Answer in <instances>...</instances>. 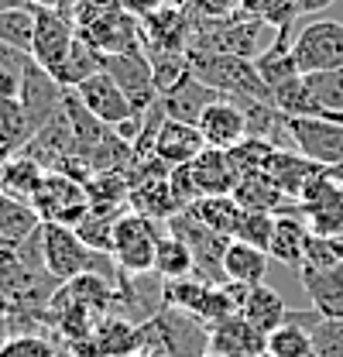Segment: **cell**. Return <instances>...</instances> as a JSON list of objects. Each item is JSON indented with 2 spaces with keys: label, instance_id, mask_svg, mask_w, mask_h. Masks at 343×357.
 Here are the masks:
<instances>
[{
  "label": "cell",
  "instance_id": "1",
  "mask_svg": "<svg viewBox=\"0 0 343 357\" xmlns=\"http://www.w3.org/2000/svg\"><path fill=\"white\" fill-rule=\"evenodd\" d=\"M141 351L162 357H206L210 354V323L185 310L165 306L158 316L141 323Z\"/></svg>",
  "mask_w": 343,
  "mask_h": 357
},
{
  "label": "cell",
  "instance_id": "2",
  "mask_svg": "<svg viewBox=\"0 0 343 357\" xmlns=\"http://www.w3.org/2000/svg\"><path fill=\"white\" fill-rule=\"evenodd\" d=\"M189 73L216 89L220 96L230 100H268L271 103V89L261 79L254 59H241V55H216V52H189Z\"/></svg>",
  "mask_w": 343,
  "mask_h": 357
},
{
  "label": "cell",
  "instance_id": "3",
  "mask_svg": "<svg viewBox=\"0 0 343 357\" xmlns=\"http://www.w3.org/2000/svg\"><path fill=\"white\" fill-rule=\"evenodd\" d=\"M261 31L264 21L257 17H196V31L189 52H216V55H241V59H257L261 48Z\"/></svg>",
  "mask_w": 343,
  "mask_h": 357
},
{
  "label": "cell",
  "instance_id": "4",
  "mask_svg": "<svg viewBox=\"0 0 343 357\" xmlns=\"http://www.w3.org/2000/svg\"><path fill=\"white\" fill-rule=\"evenodd\" d=\"M165 227H169V234H175L178 241L189 244V251H192V258H196V275H192V278L213 282V285H223V282H227V275H223V255H227V244H230L234 237H223V234L210 230L206 223H199L192 213H185V210H178L175 217H169Z\"/></svg>",
  "mask_w": 343,
  "mask_h": 357
},
{
  "label": "cell",
  "instance_id": "5",
  "mask_svg": "<svg viewBox=\"0 0 343 357\" xmlns=\"http://www.w3.org/2000/svg\"><path fill=\"white\" fill-rule=\"evenodd\" d=\"M158 220H148L141 213H121L114 227V261L121 271L130 275H148L155 271V251H158V237L162 230L155 227Z\"/></svg>",
  "mask_w": 343,
  "mask_h": 357
},
{
  "label": "cell",
  "instance_id": "6",
  "mask_svg": "<svg viewBox=\"0 0 343 357\" xmlns=\"http://www.w3.org/2000/svg\"><path fill=\"white\" fill-rule=\"evenodd\" d=\"M196 31V14L189 3H165L141 17V38L148 55H185Z\"/></svg>",
  "mask_w": 343,
  "mask_h": 357
},
{
  "label": "cell",
  "instance_id": "7",
  "mask_svg": "<svg viewBox=\"0 0 343 357\" xmlns=\"http://www.w3.org/2000/svg\"><path fill=\"white\" fill-rule=\"evenodd\" d=\"M292 55L302 76L343 69V24L340 21H309L292 38Z\"/></svg>",
  "mask_w": 343,
  "mask_h": 357
},
{
  "label": "cell",
  "instance_id": "8",
  "mask_svg": "<svg viewBox=\"0 0 343 357\" xmlns=\"http://www.w3.org/2000/svg\"><path fill=\"white\" fill-rule=\"evenodd\" d=\"M31 206L38 210V217L45 223H66V227H79V220L93 210L86 182L62 176V172H48L45 176L38 196L31 199Z\"/></svg>",
  "mask_w": 343,
  "mask_h": 357
},
{
  "label": "cell",
  "instance_id": "9",
  "mask_svg": "<svg viewBox=\"0 0 343 357\" xmlns=\"http://www.w3.org/2000/svg\"><path fill=\"white\" fill-rule=\"evenodd\" d=\"M299 213L319 237H337L343 230V182L330 176L326 169L305 182L299 196Z\"/></svg>",
  "mask_w": 343,
  "mask_h": 357
},
{
  "label": "cell",
  "instance_id": "10",
  "mask_svg": "<svg viewBox=\"0 0 343 357\" xmlns=\"http://www.w3.org/2000/svg\"><path fill=\"white\" fill-rule=\"evenodd\" d=\"M100 69L107 76H114V83L128 93L130 107L137 114H148L158 103V86H155V73L144 52H103L100 55Z\"/></svg>",
  "mask_w": 343,
  "mask_h": 357
},
{
  "label": "cell",
  "instance_id": "11",
  "mask_svg": "<svg viewBox=\"0 0 343 357\" xmlns=\"http://www.w3.org/2000/svg\"><path fill=\"white\" fill-rule=\"evenodd\" d=\"M165 306L185 310L199 316L203 323L213 326L216 319H227L237 312L234 296L227 292V285H213V282H199V278H178V282H165Z\"/></svg>",
  "mask_w": 343,
  "mask_h": 357
},
{
  "label": "cell",
  "instance_id": "12",
  "mask_svg": "<svg viewBox=\"0 0 343 357\" xmlns=\"http://www.w3.org/2000/svg\"><path fill=\"white\" fill-rule=\"evenodd\" d=\"M45 271L55 275L59 282H73L76 275L93 271L96 265V255L93 248H86L83 237L66 227V223H45Z\"/></svg>",
  "mask_w": 343,
  "mask_h": 357
},
{
  "label": "cell",
  "instance_id": "13",
  "mask_svg": "<svg viewBox=\"0 0 343 357\" xmlns=\"http://www.w3.org/2000/svg\"><path fill=\"white\" fill-rule=\"evenodd\" d=\"M289 134L292 144L299 148L309 162L323 169L343 165V124L326 121V117H289Z\"/></svg>",
  "mask_w": 343,
  "mask_h": 357
},
{
  "label": "cell",
  "instance_id": "14",
  "mask_svg": "<svg viewBox=\"0 0 343 357\" xmlns=\"http://www.w3.org/2000/svg\"><path fill=\"white\" fill-rule=\"evenodd\" d=\"M17 100H21V107H24V114H28V121H31V128L35 131H42L45 124L62 110V100H66V86L48 73L42 69L35 59L24 66V76H21V93H17Z\"/></svg>",
  "mask_w": 343,
  "mask_h": 357
},
{
  "label": "cell",
  "instance_id": "15",
  "mask_svg": "<svg viewBox=\"0 0 343 357\" xmlns=\"http://www.w3.org/2000/svg\"><path fill=\"white\" fill-rule=\"evenodd\" d=\"M165 310V282L158 275H130L121 271L117 275V316H124L130 323H148L151 316Z\"/></svg>",
  "mask_w": 343,
  "mask_h": 357
},
{
  "label": "cell",
  "instance_id": "16",
  "mask_svg": "<svg viewBox=\"0 0 343 357\" xmlns=\"http://www.w3.org/2000/svg\"><path fill=\"white\" fill-rule=\"evenodd\" d=\"M76 28L73 21L62 14V10H52V7H35V42H31V59L42 66V69H55L66 52L76 42Z\"/></svg>",
  "mask_w": 343,
  "mask_h": 357
},
{
  "label": "cell",
  "instance_id": "17",
  "mask_svg": "<svg viewBox=\"0 0 343 357\" xmlns=\"http://www.w3.org/2000/svg\"><path fill=\"white\" fill-rule=\"evenodd\" d=\"M76 96L83 100V107L100 121V124H107V128H121L124 121H130L137 110L130 107L128 93L114 83V76H107L103 69L100 73H93L86 83L76 86Z\"/></svg>",
  "mask_w": 343,
  "mask_h": 357
},
{
  "label": "cell",
  "instance_id": "18",
  "mask_svg": "<svg viewBox=\"0 0 343 357\" xmlns=\"http://www.w3.org/2000/svg\"><path fill=\"white\" fill-rule=\"evenodd\" d=\"M264 351H268V333H261L241 312L216 319L210 326V354L213 357H264Z\"/></svg>",
  "mask_w": 343,
  "mask_h": 357
},
{
  "label": "cell",
  "instance_id": "19",
  "mask_svg": "<svg viewBox=\"0 0 343 357\" xmlns=\"http://www.w3.org/2000/svg\"><path fill=\"white\" fill-rule=\"evenodd\" d=\"M196 128H199L203 141H206L210 148L230 151L234 144H241V141L247 137V117H244V107H241L237 100L220 96V100H213V103L199 114Z\"/></svg>",
  "mask_w": 343,
  "mask_h": 357
},
{
  "label": "cell",
  "instance_id": "20",
  "mask_svg": "<svg viewBox=\"0 0 343 357\" xmlns=\"http://www.w3.org/2000/svg\"><path fill=\"white\" fill-rule=\"evenodd\" d=\"M299 282L305 289L309 306L326 316L343 319V265L333 268H299Z\"/></svg>",
  "mask_w": 343,
  "mask_h": 357
},
{
  "label": "cell",
  "instance_id": "21",
  "mask_svg": "<svg viewBox=\"0 0 343 357\" xmlns=\"http://www.w3.org/2000/svg\"><path fill=\"white\" fill-rule=\"evenodd\" d=\"M309 237H312V230L302 220L299 203H296L292 210L275 213V234H271V244H268V258H275L285 268H302V255H305Z\"/></svg>",
  "mask_w": 343,
  "mask_h": 357
},
{
  "label": "cell",
  "instance_id": "22",
  "mask_svg": "<svg viewBox=\"0 0 343 357\" xmlns=\"http://www.w3.org/2000/svg\"><path fill=\"white\" fill-rule=\"evenodd\" d=\"M203 148H206V141H203L196 124H182V121H169V117H165L162 131L155 137V158L162 165H169V169L192 165Z\"/></svg>",
  "mask_w": 343,
  "mask_h": 357
},
{
  "label": "cell",
  "instance_id": "23",
  "mask_svg": "<svg viewBox=\"0 0 343 357\" xmlns=\"http://www.w3.org/2000/svg\"><path fill=\"white\" fill-rule=\"evenodd\" d=\"M220 100V93L210 89L206 83H199L192 73H185L169 93H162L158 96V103H162V110H165V117L169 121H182V124H196L199 121V114Z\"/></svg>",
  "mask_w": 343,
  "mask_h": 357
},
{
  "label": "cell",
  "instance_id": "24",
  "mask_svg": "<svg viewBox=\"0 0 343 357\" xmlns=\"http://www.w3.org/2000/svg\"><path fill=\"white\" fill-rule=\"evenodd\" d=\"M189 169H192L199 196H234V189L241 182L234 165H230V155L223 148H210V144L199 151V158Z\"/></svg>",
  "mask_w": 343,
  "mask_h": 357
},
{
  "label": "cell",
  "instance_id": "25",
  "mask_svg": "<svg viewBox=\"0 0 343 357\" xmlns=\"http://www.w3.org/2000/svg\"><path fill=\"white\" fill-rule=\"evenodd\" d=\"M93 344H96V357H134L141 354L144 340H141V326L130 323L124 316H103L93 330Z\"/></svg>",
  "mask_w": 343,
  "mask_h": 357
},
{
  "label": "cell",
  "instance_id": "26",
  "mask_svg": "<svg viewBox=\"0 0 343 357\" xmlns=\"http://www.w3.org/2000/svg\"><path fill=\"white\" fill-rule=\"evenodd\" d=\"M316 172H323V165L309 162L305 155H289L285 148H275L271 158H268V165H264V176L275 178V185H278L289 199H296V203H299L305 182L316 176Z\"/></svg>",
  "mask_w": 343,
  "mask_h": 357
},
{
  "label": "cell",
  "instance_id": "27",
  "mask_svg": "<svg viewBox=\"0 0 343 357\" xmlns=\"http://www.w3.org/2000/svg\"><path fill=\"white\" fill-rule=\"evenodd\" d=\"M223 275L227 282L234 285H244V289H254L264 285V275H268V251L251 248L244 241H230L227 244V255H223Z\"/></svg>",
  "mask_w": 343,
  "mask_h": 357
},
{
  "label": "cell",
  "instance_id": "28",
  "mask_svg": "<svg viewBox=\"0 0 343 357\" xmlns=\"http://www.w3.org/2000/svg\"><path fill=\"white\" fill-rule=\"evenodd\" d=\"M257 73H261V79L268 83V89L275 93L278 86H285L289 79H296L302 76L299 66H296V55H292V42H289V28H282V31H275V42L268 45L261 55L254 59Z\"/></svg>",
  "mask_w": 343,
  "mask_h": 357
},
{
  "label": "cell",
  "instance_id": "29",
  "mask_svg": "<svg viewBox=\"0 0 343 357\" xmlns=\"http://www.w3.org/2000/svg\"><path fill=\"white\" fill-rule=\"evenodd\" d=\"M234 199H237L244 210H264V213H285V210L296 206V199H289V196L275 185V178L264 176V172L241 178L237 189H234Z\"/></svg>",
  "mask_w": 343,
  "mask_h": 357
},
{
  "label": "cell",
  "instance_id": "30",
  "mask_svg": "<svg viewBox=\"0 0 343 357\" xmlns=\"http://www.w3.org/2000/svg\"><path fill=\"white\" fill-rule=\"evenodd\" d=\"M185 213H192L199 223H206L210 230L223 234V237H237L241 220H244V206L234 199V196H203L196 199L192 206H185Z\"/></svg>",
  "mask_w": 343,
  "mask_h": 357
},
{
  "label": "cell",
  "instance_id": "31",
  "mask_svg": "<svg viewBox=\"0 0 343 357\" xmlns=\"http://www.w3.org/2000/svg\"><path fill=\"white\" fill-rule=\"evenodd\" d=\"M237 312H241L247 323H254L261 333H271V330H278V326L285 323L289 306H285V299H282L275 289L254 285V289H247V296H244V303H241Z\"/></svg>",
  "mask_w": 343,
  "mask_h": 357
},
{
  "label": "cell",
  "instance_id": "32",
  "mask_svg": "<svg viewBox=\"0 0 343 357\" xmlns=\"http://www.w3.org/2000/svg\"><path fill=\"white\" fill-rule=\"evenodd\" d=\"M42 223L45 220L38 217V210H35L31 203L0 192V241H3L7 248H17L21 241H28Z\"/></svg>",
  "mask_w": 343,
  "mask_h": 357
},
{
  "label": "cell",
  "instance_id": "33",
  "mask_svg": "<svg viewBox=\"0 0 343 357\" xmlns=\"http://www.w3.org/2000/svg\"><path fill=\"white\" fill-rule=\"evenodd\" d=\"M100 55H103L100 48H93L83 35H76L73 48H69V52H66V59L52 69V76H55L66 89H76L79 83H86L93 73H100Z\"/></svg>",
  "mask_w": 343,
  "mask_h": 357
},
{
  "label": "cell",
  "instance_id": "34",
  "mask_svg": "<svg viewBox=\"0 0 343 357\" xmlns=\"http://www.w3.org/2000/svg\"><path fill=\"white\" fill-rule=\"evenodd\" d=\"M155 275L162 282H178V278H192L196 275V258L189 251L185 241H178L175 234H165L158 237V251H155Z\"/></svg>",
  "mask_w": 343,
  "mask_h": 357
},
{
  "label": "cell",
  "instance_id": "35",
  "mask_svg": "<svg viewBox=\"0 0 343 357\" xmlns=\"http://www.w3.org/2000/svg\"><path fill=\"white\" fill-rule=\"evenodd\" d=\"M45 176H48V169H45L42 162H35L31 155L17 151L10 158V165H7V176H3V196H14V199L31 203L38 196V189H42Z\"/></svg>",
  "mask_w": 343,
  "mask_h": 357
},
{
  "label": "cell",
  "instance_id": "36",
  "mask_svg": "<svg viewBox=\"0 0 343 357\" xmlns=\"http://www.w3.org/2000/svg\"><path fill=\"white\" fill-rule=\"evenodd\" d=\"M309 96L330 114V121L343 124V69H326V73H309L302 76Z\"/></svg>",
  "mask_w": 343,
  "mask_h": 357
},
{
  "label": "cell",
  "instance_id": "37",
  "mask_svg": "<svg viewBox=\"0 0 343 357\" xmlns=\"http://www.w3.org/2000/svg\"><path fill=\"white\" fill-rule=\"evenodd\" d=\"M117 210H89L79 227H73L79 237H83L86 248H93V251H100V255H110L114 251V227H117Z\"/></svg>",
  "mask_w": 343,
  "mask_h": 357
},
{
  "label": "cell",
  "instance_id": "38",
  "mask_svg": "<svg viewBox=\"0 0 343 357\" xmlns=\"http://www.w3.org/2000/svg\"><path fill=\"white\" fill-rule=\"evenodd\" d=\"M35 137V128L21 107V100H0V148L21 151Z\"/></svg>",
  "mask_w": 343,
  "mask_h": 357
},
{
  "label": "cell",
  "instance_id": "39",
  "mask_svg": "<svg viewBox=\"0 0 343 357\" xmlns=\"http://www.w3.org/2000/svg\"><path fill=\"white\" fill-rule=\"evenodd\" d=\"M268 357H316L312 351V333L296 323H282L278 330L268 333Z\"/></svg>",
  "mask_w": 343,
  "mask_h": 357
},
{
  "label": "cell",
  "instance_id": "40",
  "mask_svg": "<svg viewBox=\"0 0 343 357\" xmlns=\"http://www.w3.org/2000/svg\"><path fill=\"white\" fill-rule=\"evenodd\" d=\"M0 42L31 55V42H35V7L0 10Z\"/></svg>",
  "mask_w": 343,
  "mask_h": 357
},
{
  "label": "cell",
  "instance_id": "41",
  "mask_svg": "<svg viewBox=\"0 0 343 357\" xmlns=\"http://www.w3.org/2000/svg\"><path fill=\"white\" fill-rule=\"evenodd\" d=\"M271 151H275V144H271V141H264V137H244V141H241V144H234L227 155H230V165H234L237 178H247V176L264 172V165H268Z\"/></svg>",
  "mask_w": 343,
  "mask_h": 357
},
{
  "label": "cell",
  "instance_id": "42",
  "mask_svg": "<svg viewBox=\"0 0 343 357\" xmlns=\"http://www.w3.org/2000/svg\"><path fill=\"white\" fill-rule=\"evenodd\" d=\"M0 357H66L48 333H14L0 347Z\"/></svg>",
  "mask_w": 343,
  "mask_h": 357
},
{
  "label": "cell",
  "instance_id": "43",
  "mask_svg": "<svg viewBox=\"0 0 343 357\" xmlns=\"http://www.w3.org/2000/svg\"><path fill=\"white\" fill-rule=\"evenodd\" d=\"M271 234H275V213L247 210V213H244V220H241V230H237V241H244V244H251V248L268 251Z\"/></svg>",
  "mask_w": 343,
  "mask_h": 357
},
{
  "label": "cell",
  "instance_id": "44",
  "mask_svg": "<svg viewBox=\"0 0 343 357\" xmlns=\"http://www.w3.org/2000/svg\"><path fill=\"white\" fill-rule=\"evenodd\" d=\"M312 351L316 357H343V319H319L312 330Z\"/></svg>",
  "mask_w": 343,
  "mask_h": 357
},
{
  "label": "cell",
  "instance_id": "45",
  "mask_svg": "<svg viewBox=\"0 0 343 357\" xmlns=\"http://www.w3.org/2000/svg\"><path fill=\"white\" fill-rule=\"evenodd\" d=\"M333 265H343L340 255H337L333 237H319V234H312L309 244H305V255H302V268H333Z\"/></svg>",
  "mask_w": 343,
  "mask_h": 357
},
{
  "label": "cell",
  "instance_id": "46",
  "mask_svg": "<svg viewBox=\"0 0 343 357\" xmlns=\"http://www.w3.org/2000/svg\"><path fill=\"white\" fill-rule=\"evenodd\" d=\"M169 189H172V196H175V203H178V210H185V206H192L196 199H203L199 189H196V178H192V169H189V165L169 169Z\"/></svg>",
  "mask_w": 343,
  "mask_h": 357
},
{
  "label": "cell",
  "instance_id": "47",
  "mask_svg": "<svg viewBox=\"0 0 343 357\" xmlns=\"http://www.w3.org/2000/svg\"><path fill=\"white\" fill-rule=\"evenodd\" d=\"M299 17V0H268L264 10H261V21L271 24L275 31L282 28H292V21Z\"/></svg>",
  "mask_w": 343,
  "mask_h": 357
},
{
  "label": "cell",
  "instance_id": "48",
  "mask_svg": "<svg viewBox=\"0 0 343 357\" xmlns=\"http://www.w3.org/2000/svg\"><path fill=\"white\" fill-rule=\"evenodd\" d=\"M21 76H24V66H0V100H17Z\"/></svg>",
  "mask_w": 343,
  "mask_h": 357
},
{
  "label": "cell",
  "instance_id": "49",
  "mask_svg": "<svg viewBox=\"0 0 343 357\" xmlns=\"http://www.w3.org/2000/svg\"><path fill=\"white\" fill-rule=\"evenodd\" d=\"M117 3H121V7L128 10V14H134V17L141 21V17H148V14H155L158 7H165L169 0H117Z\"/></svg>",
  "mask_w": 343,
  "mask_h": 357
},
{
  "label": "cell",
  "instance_id": "50",
  "mask_svg": "<svg viewBox=\"0 0 343 357\" xmlns=\"http://www.w3.org/2000/svg\"><path fill=\"white\" fill-rule=\"evenodd\" d=\"M264 3H268V0H234V14H241V17H257V21H261Z\"/></svg>",
  "mask_w": 343,
  "mask_h": 357
},
{
  "label": "cell",
  "instance_id": "51",
  "mask_svg": "<svg viewBox=\"0 0 343 357\" xmlns=\"http://www.w3.org/2000/svg\"><path fill=\"white\" fill-rule=\"evenodd\" d=\"M28 52H17V48H10V45L0 42V66H28Z\"/></svg>",
  "mask_w": 343,
  "mask_h": 357
},
{
  "label": "cell",
  "instance_id": "52",
  "mask_svg": "<svg viewBox=\"0 0 343 357\" xmlns=\"http://www.w3.org/2000/svg\"><path fill=\"white\" fill-rule=\"evenodd\" d=\"M330 3H337V0H299V14H316V10H326Z\"/></svg>",
  "mask_w": 343,
  "mask_h": 357
},
{
  "label": "cell",
  "instance_id": "53",
  "mask_svg": "<svg viewBox=\"0 0 343 357\" xmlns=\"http://www.w3.org/2000/svg\"><path fill=\"white\" fill-rule=\"evenodd\" d=\"M17 151H10V148H0V192H3V176H7V165H10V158H14Z\"/></svg>",
  "mask_w": 343,
  "mask_h": 357
},
{
  "label": "cell",
  "instance_id": "54",
  "mask_svg": "<svg viewBox=\"0 0 343 357\" xmlns=\"http://www.w3.org/2000/svg\"><path fill=\"white\" fill-rule=\"evenodd\" d=\"M17 7H35L31 0H0V10H17Z\"/></svg>",
  "mask_w": 343,
  "mask_h": 357
},
{
  "label": "cell",
  "instance_id": "55",
  "mask_svg": "<svg viewBox=\"0 0 343 357\" xmlns=\"http://www.w3.org/2000/svg\"><path fill=\"white\" fill-rule=\"evenodd\" d=\"M31 3H35V7H52V10H59L62 0H31Z\"/></svg>",
  "mask_w": 343,
  "mask_h": 357
},
{
  "label": "cell",
  "instance_id": "56",
  "mask_svg": "<svg viewBox=\"0 0 343 357\" xmlns=\"http://www.w3.org/2000/svg\"><path fill=\"white\" fill-rule=\"evenodd\" d=\"M14 312V306L7 303V296H0V316H10Z\"/></svg>",
  "mask_w": 343,
  "mask_h": 357
},
{
  "label": "cell",
  "instance_id": "57",
  "mask_svg": "<svg viewBox=\"0 0 343 357\" xmlns=\"http://www.w3.org/2000/svg\"><path fill=\"white\" fill-rule=\"evenodd\" d=\"M333 244H337V255H340V261H343V230L333 237Z\"/></svg>",
  "mask_w": 343,
  "mask_h": 357
},
{
  "label": "cell",
  "instance_id": "58",
  "mask_svg": "<svg viewBox=\"0 0 343 357\" xmlns=\"http://www.w3.org/2000/svg\"><path fill=\"white\" fill-rule=\"evenodd\" d=\"M134 357H162V354H151V351H141V354H134Z\"/></svg>",
  "mask_w": 343,
  "mask_h": 357
},
{
  "label": "cell",
  "instance_id": "59",
  "mask_svg": "<svg viewBox=\"0 0 343 357\" xmlns=\"http://www.w3.org/2000/svg\"><path fill=\"white\" fill-rule=\"evenodd\" d=\"M169 3H192V0H169Z\"/></svg>",
  "mask_w": 343,
  "mask_h": 357
},
{
  "label": "cell",
  "instance_id": "60",
  "mask_svg": "<svg viewBox=\"0 0 343 357\" xmlns=\"http://www.w3.org/2000/svg\"><path fill=\"white\" fill-rule=\"evenodd\" d=\"M0 248H7V244H3V241H0Z\"/></svg>",
  "mask_w": 343,
  "mask_h": 357
},
{
  "label": "cell",
  "instance_id": "61",
  "mask_svg": "<svg viewBox=\"0 0 343 357\" xmlns=\"http://www.w3.org/2000/svg\"><path fill=\"white\" fill-rule=\"evenodd\" d=\"M206 357H213V354H206Z\"/></svg>",
  "mask_w": 343,
  "mask_h": 357
},
{
  "label": "cell",
  "instance_id": "62",
  "mask_svg": "<svg viewBox=\"0 0 343 357\" xmlns=\"http://www.w3.org/2000/svg\"><path fill=\"white\" fill-rule=\"evenodd\" d=\"M264 357H268V354H264Z\"/></svg>",
  "mask_w": 343,
  "mask_h": 357
}]
</instances>
